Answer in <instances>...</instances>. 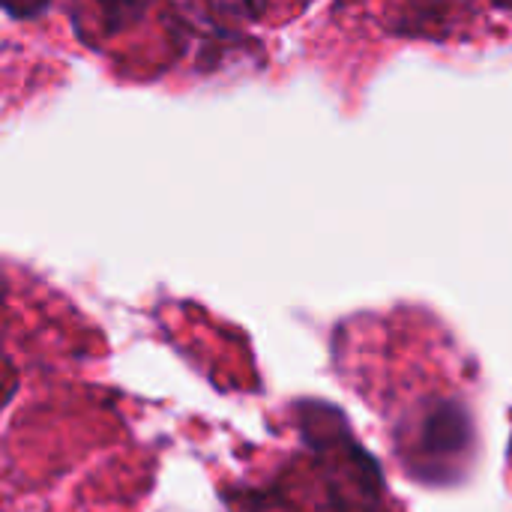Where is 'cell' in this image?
I'll return each mask as SVG.
<instances>
[{
	"mask_svg": "<svg viewBox=\"0 0 512 512\" xmlns=\"http://www.w3.org/2000/svg\"><path fill=\"white\" fill-rule=\"evenodd\" d=\"M147 9V0H75V24L90 39H105L135 24Z\"/></svg>",
	"mask_w": 512,
	"mask_h": 512,
	"instance_id": "6da1fadb",
	"label": "cell"
},
{
	"mask_svg": "<svg viewBox=\"0 0 512 512\" xmlns=\"http://www.w3.org/2000/svg\"><path fill=\"white\" fill-rule=\"evenodd\" d=\"M48 6V0H6V9L18 18H30V15H39L42 9Z\"/></svg>",
	"mask_w": 512,
	"mask_h": 512,
	"instance_id": "7a4b0ae2",
	"label": "cell"
},
{
	"mask_svg": "<svg viewBox=\"0 0 512 512\" xmlns=\"http://www.w3.org/2000/svg\"><path fill=\"white\" fill-rule=\"evenodd\" d=\"M498 3H504V6H512V0H498Z\"/></svg>",
	"mask_w": 512,
	"mask_h": 512,
	"instance_id": "3957f363",
	"label": "cell"
}]
</instances>
